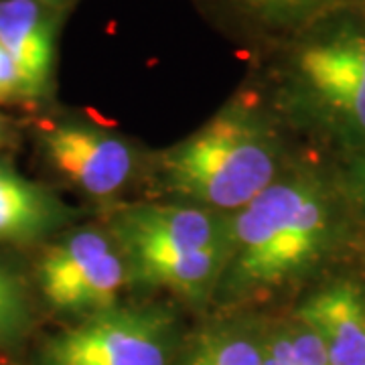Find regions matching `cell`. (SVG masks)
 <instances>
[{
  "instance_id": "1",
  "label": "cell",
  "mask_w": 365,
  "mask_h": 365,
  "mask_svg": "<svg viewBox=\"0 0 365 365\" xmlns=\"http://www.w3.org/2000/svg\"><path fill=\"white\" fill-rule=\"evenodd\" d=\"M170 187L215 209H242L272 185L276 160L256 118L230 110L165 158Z\"/></svg>"
},
{
  "instance_id": "2",
  "label": "cell",
  "mask_w": 365,
  "mask_h": 365,
  "mask_svg": "<svg viewBox=\"0 0 365 365\" xmlns=\"http://www.w3.org/2000/svg\"><path fill=\"white\" fill-rule=\"evenodd\" d=\"M327 211L313 189L278 182L240 209L230 230L234 278L242 287H270L300 270L319 252Z\"/></svg>"
},
{
  "instance_id": "3",
  "label": "cell",
  "mask_w": 365,
  "mask_h": 365,
  "mask_svg": "<svg viewBox=\"0 0 365 365\" xmlns=\"http://www.w3.org/2000/svg\"><path fill=\"white\" fill-rule=\"evenodd\" d=\"M175 321L158 307H112L53 335L37 365H173Z\"/></svg>"
},
{
  "instance_id": "4",
  "label": "cell",
  "mask_w": 365,
  "mask_h": 365,
  "mask_svg": "<svg viewBox=\"0 0 365 365\" xmlns=\"http://www.w3.org/2000/svg\"><path fill=\"white\" fill-rule=\"evenodd\" d=\"M39 282L53 309L90 317L116 307L124 264L104 235L83 230L43 256Z\"/></svg>"
},
{
  "instance_id": "5",
  "label": "cell",
  "mask_w": 365,
  "mask_h": 365,
  "mask_svg": "<svg viewBox=\"0 0 365 365\" xmlns=\"http://www.w3.org/2000/svg\"><path fill=\"white\" fill-rule=\"evenodd\" d=\"M114 235L128 258L158 252H193L230 244L225 223L207 211L185 205H138L120 211Z\"/></svg>"
},
{
  "instance_id": "6",
  "label": "cell",
  "mask_w": 365,
  "mask_h": 365,
  "mask_svg": "<svg viewBox=\"0 0 365 365\" xmlns=\"http://www.w3.org/2000/svg\"><path fill=\"white\" fill-rule=\"evenodd\" d=\"M53 165L86 193L112 195L130 177V148L116 136L79 124H59L43 134Z\"/></svg>"
},
{
  "instance_id": "7",
  "label": "cell",
  "mask_w": 365,
  "mask_h": 365,
  "mask_svg": "<svg viewBox=\"0 0 365 365\" xmlns=\"http://www.w3.org/2000/svg\"><path fill=\"white\" fill-rule=\"evenodd\" d=\"M0 45L19 71L23 96L39 98L51 83L55 21L37 0H0Z\"/></svg>"
},
{
  "instance_id": "8",
  "label": "cell",
  "mask_w": 365,
  "mask_h": 365,
  "mask_svg": "<svg viewBox=\"0 0 365 365\" xmlns=\"http://www.w3.org/2000/svg\"><path fill=\"white\" fill-rule=\"evenodd\" d=\"M299 321L321 339L331 365H365V300L357 288L317 292L299 309Z\"/></svg>"
},
{
  "instance_id": "9",
  "label": "cell",
  "mask_w": 365,
  "mask_h": 365,
  "mask_svg": "<svg viewBox=\"0 0 365 365\" xmlns=\"http://www.w3.org/2000/svg\"><path fill=\"white\" fill-rule=\"evenodd\" d=\"M66 209L43 187L0 167V240H33L63 222Z\"/></svg>"
},
{
  "instance_id": "10",
  "label": "cell",
  "mask_w": 365,
  "mask_h": 365,
  "mask_svg": "<svg viewBox=\"0 0 365 365\" xmlns=\"http://www.w3.org/2000/svg\"><path fill=\"white\" fill-rule=\"evenodd\" d=\"M227 246L193 252H158L130 258L136 276L155 287H165L182 297L203 294L222 270Z\"/></svg>"
},
{
  "instance_id": "11",
  "label": "cell",
  "mask_w": 365,
  "mask_h": 365,
  "mask_svg": "<svg viewBox=\"0 0 365 365\" xmlns=\"http://www.w3.org/2000/svg\"><path fill=\"white\" fill-rule=\"evenodd\" d=\"M300 71L327 104L365 128V79L335 63L323 45H313L300 55Z\"/></svg>"
},
{
  "instance_id": "12",
  "label": "cell",
  "mask_w": 365,
  "mask_h": 365,
  "mask_svg": "<svg viewBox=\"0 0 365 365\" xmlns=\"http://www.w3.org/2000/svg\"><path fill=\"white\" fill-rule=\"evenodd\" d=\"M173 365H262L260 333L244 325L209 327Z\"/></svg>"
},
{
  "instance_id": "13",
  "label": "cell",
  "mask_w": 365,
  "mask_h": 365,
  "mask_svg": "<svg viewBox=\"0 0 365 365\" xmlns=\"http://www.w3.org/2000/svg\"><path fill=\"white\" fill-rule=\"evenodd\" d=\"M31 327V309L25 288L13 274L0 268V347L25 339Z\"/></svg>"
},
{
  "instance_id": "14",
  "label": "cell",
  "mask_w": 365,
  "mask_h": 365,
  "mask_svg": "<svg viewBox=\"0 0 365 365\" xmlns=\"http://www.w3.org/2000/svg\"><path fill=\"white\" fill-rule=\"evenodd\" d=\"M287 333L297 365H331L323 343L309 327L299 323L294 327H287Z\"/></svg>"
},
{
  "instance_id": "15",
  "label": "cell",
  "mask_w": 365,
  "mask_h": 365,
  "mask_svg": "<svg viewBox=\"0 0 365 365\" xmlns=\"http://www.w3.org/2000/svg\"><path fill=\"white\" fill-rule=\"evenodd\" d=\"M16 98H25L21 78H19V71L14 67L11 55L0 45V104H9Z\"/></svg>"
},
{
  "instance_id": "16",
  "label": "cell",
  "mask_w": 365,
  "mask_h": 365,
  "mask_svg": "<svg viewBox=\"0 0 365 365\" xmlns=\"http://www.w3.org/2000/svg\"><path fill=\"white\" fill-rule=\"evenodd\" d=\"M244 4H248L252 11H260L266 14H282L297 9L307 0H242Z\"/></svg>"
},
{
  "instance_id": "17",
  "label": "cell",
  "mask_w": 365,
  "mask_h": 365,
  "mask_svg": "<svg viewBox=\"0 0 365 365\" xmlns=\"http://www.w3.org/2000/svg\"><path fill=\"white\" fill-rule=\"evenodd\" d=\"M4 136H6V126H4V122L0 120V146L4 144Z\"/></svg>"
},
{
  "instance_id": "18",
  "label": "cell",
  "mask_w": 365,
  "mask_h": 365,
  "mask_svg": "<svg viewBox=\"0 0 365 365\" xmlns=\"http://www.w3.org/2000/svg\"><path fill=\"white\" fill-rule=\"evenodd\" d=\"M37 2H57V0H37Z\"/></svg>"
}]
</instances>
